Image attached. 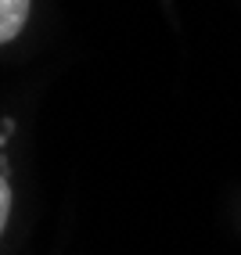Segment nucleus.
<instances>
[{
	"label": "nucleus",
	"instance_id": "obj_1",
	"mask_svg": "<svg viewBox=\"0 0 241 255\" xmlns=\"http://www.w3.org/2000/svg\"><path fill=\"white\" fill-rule=\"evenodd\" d=\"M29 11H32V0H0V47L22 36Z\"/></svg>",
	"mask_w": 241,
	"mask_h": 255
},
{
	"label": "nucleus",
	"instance_id": "obj_2",
	"mask_svg": "<svg viewBox=\"0 0 241 255\" xmlns=\"http://www.w3.org/2000/svg\"><path fill=\"white\" fill-rule=\"evenodd\" d=\"M7 219H11V180H7L4 169H0V237L7 230Z\"/></svg>",
	"mask_w": 241,
	"mask_h": 255
}]
</instances>
